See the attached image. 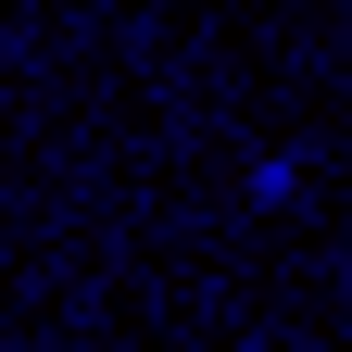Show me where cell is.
Masks as SVG:
<instances>
[{
    "label": "cell",
    "mask_w": 352,
    "mask_h": 352,
    "mask_svg": "<svg viewBox=\"0 0 352 352\" xmlns=\"http://www.w3.org/2000/svg\"><path fill=\"white\" fill-rule=\"evenodd\" d=\"M252 201H264V214H277V201H302V164H289V151H264V164H252Z\"/></svg>",
    "instance_id": "1"
}]
</instances>
